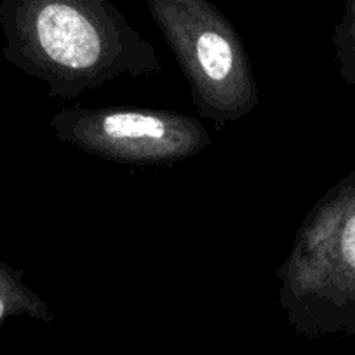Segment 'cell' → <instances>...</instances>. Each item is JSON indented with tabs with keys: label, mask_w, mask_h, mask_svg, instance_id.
I'll return each mask as SVG.
<instances>
[{
	"label": "cell",
	"mask_w": 355,
	"mask_h": 355,
	"mask_svg": "<svg viewBox=\"0 0 355 355\" xmlns=\"http://www.w3.org/2000/svg\"><path fill=\"white\" fill-rule=\"evenodd\" d=\"M0 26L6 60L46 82L51 98L162 71L155 47L112 0H0Z\"/></svg>",
	"instance_id": "cell-1"
},
{
	"label": "cell",
	"mask_w": 355,
	"mask_h": 355,
	"mask_svg": "<svg viewBox=\"0 0 355 355\" xmlns=\"http://www.w3.org/2000/svg\"><path fill=\"white\" fill-rule=\"evenodd\" d=\"M275 277L300 336L355 334V169L313 204Z\"/></svg>",
	"instance_id": "cell-2"
},
{
	"label": "cell",
	"mask_w": 355,
	"mask_h": 355,
	"mask_svg": "<svg viewBox=\"0 0 355 355\" xmlns=\"http://www.w3.org/2000/svg\"><path fill=\"white\" fill-rule=\"evenodd\" d=\"M146 6L200 117L223 128L258 107L251 58L220 8L211 0H146Z\"/></svg>",
	"instance_id": "cell-3"
},
{
	"label": "cell",
	"mask_w": 355,
	"mask_h": 355,
	"mask_svg": "<svg viewBox=\"0 0 355 355\" xmlns=\"http://www.w3.org/2000/svg\"><path fill=\"white\" fill-rule=\"evenodd\" d=\"M61 143L128 166H169L211 146L206 125L167 108H63L51 119Z\"/></svg>",
	"instance_id": "cell-4"
},
{
	"label": "cell",
	"mask_w": 355,
	"mask_h": 355,
	"mask_svg": "<svg viewBox=\"0 0 355 355\" xmlns=\"http://www.w3.org/2000/svg\"><path fill=\"white\" fill-rule=\"evenodd\" d=\"M9 317H30L42 322L56 319L49 305L26 288L23 272L0 261V324Z\"/></svg>",
	"instance_id": "cell-5"
},
{
	"label": "cell",
	"mask_w": 355,
	"mask_h": 355,
	"mask_svg": "<svg viewBox=\"0 0 355 355\" xmlns=\"http://www.w3.org/2000/svg\"><path fill=\"white\" fill-rule=\"evenodd\" d=\"M338 71L345 85L355 89V0H343V15L333 30Z\"/></svg>",
	"instance_id": "cell-6"
}]
</instances>
